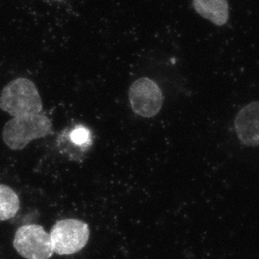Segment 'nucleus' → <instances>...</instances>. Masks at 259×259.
<instances>
[{
    "mask_svg": "<svg viewBox=\"0 0 259 259\" xmlns=\"http://www.w3.org/2000/svg\"><path fill=\"white\" fill-rule=\"evenodd\" d=\"M132 110L143 117H152L161 110L164 97L161 89L151 79H138L128 91Z\"/></svg>",
    "mask_w": 259,
    "mask_h": 259,
    "instance_id": "obj_5",
    "label": "nucleus"
},
{
    "mask_svg": "<svg viewBox=\"0 0 259 259\" xmlns=\"http://www.w3.org/2000/svg\"><path fill=\"white\" fill-rule=\"evenodd\" d=\"M52 249L57 254L71 255L80 252L88 244L90 229L87 223L77 219L58 221L50 232Z\"/></svg>",
    "mask_w": 259,
    "mask_h": 259,
    "instance_id": "obj_3",
    "label": "nucleus"
},
{
    "mask_svg": "<svg viewBox=\"0 0 259 259\" xmlns=\"http://www.w3.org/2000/svg\"><path fill=\"white\" fill-rule=\"evenodd\" d=\"M13 246L26 259H49L54 253L51 235L37 224H26L18 228Z\"/></svg>",
    "mask_w": 259,
    "mask_h": 259,
    "instance_id": "obj_4",
    "label": "nucleus"
},
{
    "mask_svg": "<svg viewBox=\"0 0 259 259\" xmlns=\"http://www.w3.org/2000/svg\"><path fill=\"white\" fill-rule=\"evenodd\" d=\"M235 128L242 144L248 147L259 146V102H252L238 112Z\"/></svg>",
    "mask_w": 259,
    "mask_h": 259,
    "instance_id": "obj_6",
    "label": "nucleus"
},
{
    "mask_svg": "<svg viewBox=\"0 0 259 259\" xmlns=\"http://www.w3.org/2000/svg\"><path fill=\"white\" fill-rule=\"evenodd\" d=\"M43 108L36 86L27 78L15 79L0 93V109L12 117L39 114Z\"/></svg>",
    "mask_w": 259,
    "mask_h": 259,
    "instance_id": "obj_1",
    "label": "nucleus"
},
{
    "mask_svg": "<svg viewBox=\"0 0 259 259\" xmlns=\"http://www.w3.org/2000/svg\"><path fill=\"white\" fill-rule=\"evenodd\" d=\"M192 3L196 12L214 25L223 26L228 22V0H192Z\"/></svg>",
    "mask_w": 259,
    "mask_h": 259,
    "instance_id": "obj_7",
    "label": "nucleus"
},
{
    "mask_svg": "<svg viewBox=\"0 0 259 259\" xmlns=\"http://www.w3.org/2000/svg\"><path fill=\"white\" fill-rule=\"evenodd\" d=\"M52 122L44 114H30L13 117L4 126L2 139L12 150L25 149L34 140L52 134Z\"/></svg>",
    "mask_w": 259,
    "mask_h": 259,
    "instance_id": "obj_2",
    "label": "nucleus"
},
{
    "mask_svg": "<svg viewBox=\"0 0 259 259\" xmlns=\"http://www.w3.org/2000/svg\"><path fill=\"white\" fill-rule=\"evenodd\" d=\"M72 142L76 144H82L90 140V132L85 127H76L71 135Z\"/></svg>",
    "mask_w": 259,
    "mask_h": 259,
    "instance_id": "obj_9",
    "label": "nucleus"
},
{
    "mask_svg": "<svg viewBox=\"0 0 259 259\" xmlns=\"http://www.w3.org/2000/svg\"><path fill=\"white\" fill-rule=\"evenodd\" d=\"M20 206V201L17 193L10 186L0 185V221L15 218Z\"/></svg>",
    "mask_w": 259,
    "mask_h": 259,
    "instance_id": "obj_8",
    "label": "nucleus"
}]
</instances>
